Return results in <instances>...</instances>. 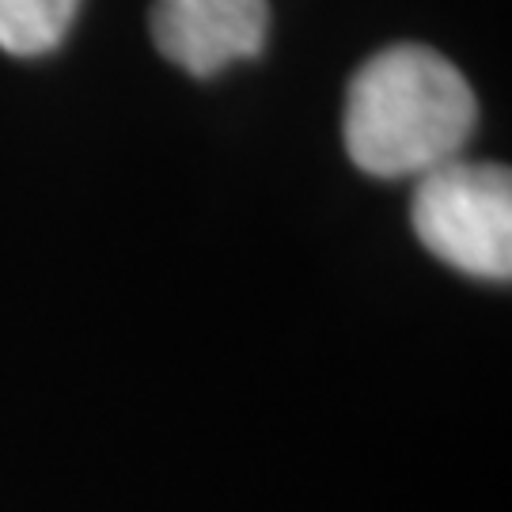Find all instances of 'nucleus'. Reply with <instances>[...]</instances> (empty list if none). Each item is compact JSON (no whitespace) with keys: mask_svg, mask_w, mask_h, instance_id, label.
I'll list each match as a JSON object with an SVG mask.
<instances>
[{"mask_svg":"<svg viewBox=\"0 0 512 512\" xmlns=\"http://www.w3.org/2000/svg\"><path fill=\"white\" fill-rule=\"evenodd\" d=\"M475 118V92L448 57L429 46H391L349 80L342 137L365 175L421 179L463 156Z\"/></svg>","mask_w":512,"mask_h":512,"instance_id":"nucleus-1","label":"nucleus"},{"mask_svg":"<svg viewBox=\"0 0 512 512\" xmlns=\"http://www.w3.org/2000/svg\"><path fill=\"white\" fill-rule=\"evenodd\" d=\"M414 232L459 274L482 281L512 277V179L501 164L433 167L414 190Z\"/></svg>","mask_w":512,"mask_h":512,"instance_id":"nucleus-2","label":"nucleus"},{"mask_svg":"<svg viewBox=\"0 0 512 512\" xmlns=\"http://www.w3.org/2000/svg\"><path fill=\"white\" fill-rule=\"evenodd\" d=\"M270 31L266 0H156L152 42L190 76H217L258 57Z\"/></svg>","mask_w":512,"mask_h":512,"instance_id":"nucleus-3","label":"nucleus"},{"mask_svg":"<svg viewBox=\"0 0 512 512\" xmlns=\"http://www.w3.org/2000/svg\"><path fill=\"white\" fill-rule=\"evenodd\" d=\"M80 0H0V50L42 57L57 50L73 27Z\"/></svg>","mask_w":512,"mask_h":512,"instance_id":"nucleus-4","label":"nucleus"}]
</instances>
